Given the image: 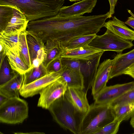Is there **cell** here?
I'll list each match as a JSON object with an SVG mask.
<instances>
[{
  "mask_svg": "<svg viewBox=\"0 0 134 134\" xmlns=\"http://www.w3.org/2000/svg\"><path fill=\"white\" fill-rule=\"evenodd\" d=\"M63 66H66L70 69L80 71L82 65L81 60L65 57H61Z\"/></svg>",
  "mask_w": 134,
  "mask_h": 134,
  "instance_id": "cell-31",
  "label": "cell"
},
{
  "mask_svg": "<svg viewBox=\"0 0 134 134\" xmlns=\"http://www.w3.org/2000/svg\"><path fill=\"white\" fill-rule=\"evenodd\" d=\"M44 49L45 55L43 63L46 68L57 58L60 57L64 50L60 43L56 41H48L44 43Z\"/></svg>",
  "mask_w": 134,
  "mask_h": 134,
  "instance_id": "cell-20",
  "label": "cell"
},
{
  "mask_svg": "<svg viewBox=\"0 0 134 134\" xmlns=\"http://www.w3.org/2000/svg\"><path fill=\"white\" fill-rule=\"evenodd\" d=\"M71 2H76V1H80V0H68Z\"/></svg>",
  "mask_w": 134,
  "mask_h": 134,
  "instance_id": "cell-37",
  "label": "cell"
},
{
  "mask_svg": "<svg viewBox=\"0 0 134 134\" xmlns=\"http://www.w3.org/2000/svg\"><path fill=\"white\" fill-rule=\"evenodd\" d=\"M122 122L115 118L111 122L107 124L97 131L96 134H116L118 131Z\"/></svg>",
  "mask_w": 134,
  "mask_h": 134,
  "instance_id": "cell-30",
  "label": "cell"
},
{
  "mask_svg": "<svg viewBox=\"0 0 134 134\" xmlns=\"http://www.w3.org/2000/svg\"><path fill=\"white\" fill-rule=\"evenodd\" d=\"M17 73L11 68L6 56L0 63V86L10 80Z\"/></svg>",
  "mask_w": 134,
  "mask_h": 134,
  "instance_id": "cell-27",
  "label": "cell"
},
{
  "mask_svg": "<svg viewBox=\"0 0 134 134\" xmlns=\"http://www.w3.org/2000/svg\"><path fill=\"white\" fill-rule=\"evenodd\" d=\"M113 59L104 60L98 66L92 86V94L94 99L107 86Z\"/></svg>",
  "mask_w": 134,
  "mask_h": 134,
  "instance_id": "cell-10",
  "label": "cell"
},
{
  "mask_svg": "<svg viewBox=\"0 0 134 134\" xmlns=\"http://www.w3.org/2000/svg\"><path fill=\"white\" fill-rule=\"evenodd\" d=\"M20 33L18 31L7 33L3 31L0 32V52L6 55L8 51L18 48Z\"/></svg>",
  "mask_w": 134,
  "mask_h": 134,
  "instance_id": "cell-19",
  "label": "cell"
},
{
  "mask_svg": "<svg viewBox=\"0 0 134 134\" xmlns=\"http://www.w3.org/2000/svg\"><path fill=\"white\" fill-rule=\"evenodd\" d=\"M104 27L124 39L131 41L134 40V31L127 27L125 23L115 16L112 20L105 22Z\"/></svg>",
  "mask_w": 134,
  "mask_h": 134,
  "instance_id": "cell-15",
  "label": "cell"
},
{
  "mask_svg": "<svg viewBox=\"0 0 134 134\" xmlns=\"http://www.w3.org/2000/svg\"><path fill=\"white\" fill-rule=\"evenodd\" d=\"M115 119L114 107L109 105H90L83 119L80 134H95Z\"/></svg>",
  "mask_w": 134,
  "mask_h": 134,
  "instance_id": "cell-4",
  "label": "cell"
},
{
  "mask_svg": "<svg viewBox=\"0 0 134 134\" xmlns=\"http://www.w3.org/2000/svg\"><path fill=\"white\" fill-rule=\"evenodd\" d=\"M105 52L88 45L72 49L64 50L60 57L90 60L103 54Z\"/></svg>",
  "mask_w": 134,
  "mask_h": 134,
  "instance_id": "cell-14",
  "label": "cell"
},
{
  "mask_svg": "<svg viewBox=\"0 0 134 134\" xmlns=\"http://www.w3.org/2000/svg\"><path fill=\"white\" fill-rule=\"evenodd\" d=\"M110 6L109 13L108 18L112 17L114 13L115 8L116 4L118 0H108Z\"/></svg>",
  "mask_w": 134,
  "mask_h": 134,
  "instance_id": "cell-33",
  "label": "cell"
},
{
  "mask_svg": "<svg viewBox=\"0 0 134 134\" xmlns=\"http://www.w3.org/2000/svg\"><path fill=\"white\" fill-rule=\"evenodd\" d=\"M127 11L131 15V16L128 18L127 20L125 22V23L134 29V14L130 10L127 9Z\"/></svg>",
  "mask_w": 134,
  "mask_h": 134,
  "instance_id": "cell-34",
  "label": "cell"
},
{
  "mask_svg": "<svg viewBox=\"0 0 134 134\" xmlns=\"http://www.w3.org/2000/svg\"><path fill=\"white\" fill-rule=\"evenodd\" d=\"M133 134H134V133H133Z\"/></svg>",
  "mask_w": 134,
  "mask_h": 134,
  "instance_id": "cell-38",
  "label": "cell"
},
{
  "mask_svg": "<svg viewBox=\"0 0 134 134\" xmlns=\"http://www.w3.org/2000/svg\"><path fill=\"white\" fill-rule=\"evenodd\" d=\"M134 103V87L112 101L109 105L113 107L118 105Z\"/></svg>",
  "mask_w": 134,
  "mask_h": 134,
  "instance_id": "cell-29",
  "label": "cell"
},
{
  "mask_svg": "<svg viewBox=\"0 0 134 134\" xmlns=\"http://www.w3.org/2000/svg\"><path fill=\"white\" fill-rule=\"evenodd\" d=\"M97 2V0H82L70 6H62L57 14L61 16H82L91 13Z\"/></svg>",
  "mask_w": 134,
  "mask_h": 134,
  "instance_id": "cell-11",
  "label": "cell"
},
{
  "mask_svg": "<svg viewBox=\"0 0 134 134\" xmlns=\"http://www.w3.org/2000/svg\"><path fill=\"white\" fill-rule=\"evenodd\" d=\"M6 56L12 69L18 73L24 74L31 69L20 58L19 47L8 51Z\"/></svg>",
  "mask_w": 134,
  "mask_h": 134,
  "instance_id": "cell-21",
  "label": "cell"
},
{
  "mask_svg": "<svg viewBox=\"0 0 134 134\" xmlns=\"http://www.w3.org/2000/svg\"><path fill=\"white\" fill-rule=\"evenodd\" d=\"M48 74L43 63L37 67L33 68L24 74L23 85L30 83Z\"/></svg>",
  "mask_w": 134,
  "mask_h": 134,
  "instance_id": "cell-25",
  "label": "cell"
},
{
  "mask_svg": "<svg viewBox=\"0 0 134 134\" xmlns=\"http://www.w3.org/2000/svg\"><path fill=\"white\" fill-rule=\"evenodd\" d=\"M123 74L129 75L134 79V63L125 70Z\"/></svg>",
  "mask_w": 134,
  "mask_h": 134,
  "instance_id": "cell-35",
  "label": "cell"
},
{
  "mask_svg": "<svg viewBox=\"0 0 134 134\" xmlns=\"http://www.w3.org/2000/svg\"><path fill=\"white\" fill-rule=\"evenodd\" d=\"M63 66L61 58L58 57L52 61L46 68L48 74L55 72L60 74L62 71Z\"/></svg>",
  "mask_w": 134,
  "mask_h": 134,
  "instance_id": "cell-32",
  "label": "cell"
},
{
  "mask_svg": "<svg viewBox=\"0 0 134 134\" xmlns=\"http://www.w3.org/2000/svg\"></svg>",
  "mask_w": 134,
  "mask_h": 134,
  "instance_id": "cell-39",
  "label": "cell"
},
{
  "mask_svg": "<svg viewBox=\"0 0 134 134\" xmlns=\"http://www.w3.org/2000/svg\"><path fill=\"white\" fill-rule=\"evenodd\" d=\"M60 77L59 73L55 72L49 73L30 83L23 85L19 93L24 98L32 97L39 94L45 87Z\"/></svg>",
  "mask_w": 134,
  "mask_h": 134,
  "instance_id": "cell-9",
  "label": "cell"
},
{
  "mask_svg": "<svg viewBox=\"0 0 134 134\" xmlns=\"http://www.w3.org/2000/svg\"><path fill=\"white\" fill-rule=\"evenodd\" d=\"M13 7L0 5V32L4 30L13 14Z\"/></svg>",
  "mask_w": 134,
  "mask_h": 134,
  "instance_id": "cell-28",
  "label": "cell"
},
{
  "mask_svg": "<svg viewBox=\"0 0 134 134\" xmlns=\"http://www.w3.org/2000/svg\"><path fill=\"white\" fill-rule=\"evenodd\" d=\"M24 74L17 73L12 79L0 86V92L8 98L19 97L20 90L23 85Z\"/></svg>",
  "mask_w": 134,
  "mask_h": 134,
  "instance_id": "cell-17",
  "label": "cell"
},
{
  "mask_svg": "<svg viewBox=\"0 0 134 134\" xmlns=\"http://www.w3.org/2000/svg\"><path fill=\"white\" fill-rule=\"evenodd\" d=\"M88 45L101 50L112 51L119 53L133 44L132 41L124 39L107 29L104 34L97 35Z\"/></svg>",
  "mask_w": 134,
  "mask_h": 134,
  "instance_id": "cell-6",
  "label": "cell"
},
{
  "mask_svg": "<svg viewBox=\"0 0 134 134\" xmlns=\"http://www.w3.org/2000/svg\"><path fill=\"white\" fill-rule=\"evenodd\" d=\"M27 103L19 97L8 98L0 105V122L9 124L21 123L28 117Z\"/></svg>",
  "mask_w": 134,
  "mask_h": 134,
  "instance_id": "cell-5",
  "label": "cell"
},
{
  "mask_svg": "<svg viewBox=\"0 0 134 134\" xmlns=\"http://www.w3.org/2000/svg\"><path fill=\"white\" fill-rule=\"evenodd\" d=\"M60 74L66 83L68 87L84 89L83 77L80 71L63 66Z\"/></svg>",
  "mask_w": 134,
  "mask_h": 134,
  "instance_id": "cell-18",
  "label": "cell"
},
{
  "mask_svg": "<svg viewBox=\"0 0 134 134\" xmlns=\"http://www.w3.org/2000/svg\"><path fill=\"white\" fill-rule=\"evenodd\" d=\"M48 110L54 120L63 129L75 134H80L85 113L76 108L64 94L53 102Z\"/></svg>",
  "mask_w": 134,
  "mask_h": 134,
  "instance_id": "cell-3",
  "label": "cell"
},
{
  "mask_svg": "<svg viewBox=\"0 0 134 134\" xmlns=\"http://www.w3.org/2000/svg\"><path fill=\"white\" fill-rule=\"evenodd\" d=\"M67 87L66 83L61 76L40 93L37 106L48 109L53 102L64 94Z\"/></svg>",
  "mask_w": 134,
  "mask_h": 134,
  "instance_id": "cell-7",
  "label": "cell"
},
{
  "mask_svg": "<svg viewBox=\"0 0 134 134\" xmlns=\"http://www.w3.org/2000/svg\"><path fill=\"white\" fill-rule=\"evenodd\" d=\"M113 107L115 118L121 122L128 120L134 114V103L118 105Z\"/></svg>",
  "mask_w": 134,
  "mask_h": 134,
  "instance_id": "cell-26",
  "label": "cell"
},
{
  "mask_svg": "<svg viewBox=\"0 0 134 134\" xmlns=\"http://www.w3.org/2000/svg\"><path fill=\"white\" fill-rule=\"evenodd\" d=\"M13 7V14L4 31L6 32L18 31L20 32L26 30L29 21L18 8Z\"/></svg>",
  "mask_w": 134,
  "mask_h": 134,
  "instance_id": "cell-16",
  "label": "cell"
},
{
  "mask_svg": "<svg viewBox=\"0 0 134 134\" xmlns=\"http://www.w3.org/2000/svg\"><path fill=\"white\" fill-rule=\"evenodd\" d=\"M104 14L75 16L56 15L29 22L27 30L40 38L44 43L48 41L64 43L76 37L97 34L108 18Z\"/></svg>",
  "mask_w": 134,
  "mask_h": 134,
  "instance_id": "cell-1",
  "label": "cell"
},
{
  "mask_svg": "<svg viewBox=\"0 0 134 134\" xmlns=\"http://www.w3.org/2000/svg\"><path fill=\"white\" fill-rule=\"evenodd\" d=\"M64 0H0V5L15 6L29 21L56 15Z\"/></svg>",
  "mask_w": 134,
  "mask_h": 134,
  "instance_id": "cell-2",
  "label": "cell"
},
{
  "mask_svg": "<svg viewBox=\"0 0 134 134\" xmlns=\"http://www.w3.org/2000/svg\"><path fill=\"white\" fill-rule=\"evenodd\" d=\"M97 34H94L78 36L66 42L60 43L64 50L76 48L88 45Z\"/></svg>",
  "mask_w": 134,
  "mask_h": 134,
  "instance_id": "cell-23",
  "label": "cell"
},
{
  "mask_svg": "<svg viewBox=\"0 0 134 134\" xmlns=\"http://www.w3.org/2000/svg\"><path fill=\"white\" fill-rule=\"evenodd\" d=\"M26 31L21 32L19 36V54L23 62L29 69H31L33 67L31 60L27 44Z\"/></svg>",
  "mask_w": 134,
  "mask_h": 134,
  "instance_id": "cell-24",
  "label": "cell"
},
{
  "mask_svg": "<svg viewBox=\"0 0 134 134\" xmlns=\"http://www.w3.org/2000/svg\"><path fill=\"white\" fill-rule=\"evenodd\" d=\"M8 98L0 92V105L6 101Z\"/></svg>",
  "mask_w": 134,
  "mask_h": 134,
  "instance_id": "cell-36",
  "label": "cell"
},
{
  "mask_svg": "<svg viewBox=\"0 0 134 134\" xmlns=\"http://www.w3.org/2000/svg\"><path fill=\"white\" fill-rule=\"evenodd\" d=\"M87 93L84 89L68 87L64 95L76 108L86 113L90 106L87 97Z\"/></svg>",
  "mask_w": 134,
  "mask_h": 134,
  "instance_id": "cell-12",
  "label": "cell"
},
{
  "mask_svg": "<svg viewBox=\"0 0 134 134\" xmlns=\"http://www.w3.org/2000/svg\"><path fill=\"white\" fill-rule=\"evenodd\" d=\"M109 79L123 74L125 70L134 63V49L126 53H119L115 57Z\"/></svg>",
  "mask_w": 134,
  "mask_h": 134,
  "instance_id": "cell-13",
  "label": "cell"
},
{
  "mask_svg": "<svg viewBox=\"0 0 134 134\" xmlns=\"http://www.w3.org/2000/svg\"><path fill=\"white\" fill-rule=\"evenodd\" d=\"M26 35L30 58L32 64L33 60L37 58L39 51L44 48V43L40 38L26 30Z\"/></svg>",
  "mask_w": 134,
  "mask_h": 134,
  "instance_id": "cell-22",
  "label": "cell"
},
{
  "mask_svg": "<svg viewBox=\"0 0 134 134\" xmlns=\"http://www.w3.org/2000/svg\"><path fill=\"white\" fill-rule=\"evenodd\" d=\"M134 87V81L106 86L94 99V104L109 105L114 100Z\"/></svg>",
  "mask_w": 134,
  "mask_h": 134,
  "instance_id": "cell-8",
  "label": "cell"
}]
</instances>
